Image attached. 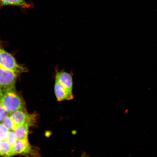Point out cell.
<instances>
[{"instance_id":"obj_13","label":"cell","mask_w":157,"mask_h":157,"mask_svg":"<svg viewBox=\"0 0 157 157\" xmlns=\"http://www.w3.org/2000/svg\"><path fill=\"white\" fill-rule=\"evenodd\" d=\"M17 139L14 131H9L8 135L5 140L12 147Z\"/></svg>"},{"instance_id":"obj_1","label":"cell","mask_w":157,"mask_h":157,"mask_svg":"<svg viewBox=\"0 0 157 157\" xmlns=\"http://www.w3.org/2000/svg\"><path fill=\"white\" fill-rule=\"evenodd\" d=\"M0 104L9 113L18 109L26 108L25 101L15 87L0 89Z\"/></svg>"},{"instance_id":"obj_9","label":"cell","mask_w":157,"mask_h":157,"mask_svg":"<svg viewBox=\"0 0 157 157\" xmlns=\"http://www.w3.org/2000/svg\"><path fill=\"white\" fill-rule=\"evenodd\" d=\"M33 125L27 123L16 126L14 131L17 139H28V129L29 127Z\"/></svg>"},{"instance_id":"obj_8","label":"cell","mask_w":157,"mask_h":157,"mask_svg":"<svg viewBox=\"0 0 157 157\" xmlns=\"http://www.w3.org/2000/svg\"><path fill=\"white\" fill-rule=\"evenodd\" d=\"M7 6H17L22 9L30 8L33 6L32 3L27 2L25 0H0V9Z\"/></svg>"},{"instance_id":"obj_10","label":"cell","mask_w":157,"mask_h":157,"mask_svg":"<svg viewBox=\"0 0 157 157\" xmlns=\"http://www.w3.org/2000/svg\"><path fill=\"white\" fill-rule=\"evenodd\" d=\"M12 148L5 140L0 141V156H11Z\"/></svg>"},{"instance_id":"obj_11","label":"cell","mask_w":157,"mask_h":157,"mask_svg":"<svg viewBox=\"0 0 157 157\" xmlns=\"http://www.w3.org/2000/svg\"><path fill=\"white\" fill-rule=\"evenodd\" d=\"M1 122L9 131H14L16 127L9 115L5 117Z\"/></svg>"},{"instance_id":"obj_14","label":"cell","mask_w":157,"mask_h":157,"mask_svg":"<svg viewBox=\"0 0 157 157\" xmlns=\"http://www.w3.org/2000/svg\"><path fill=\"white\" fill-rule=\"evenodd\" d=\"M8 113L0 104V122H1L4 118L9 115Z\"/></svg>"},{"instance_id":"obj_4","label":"cell","mask_w":157,"mask_h":157,"mask_svg":"<svg viewBox=\"0 0 157 157\" xmlns=\"http://www.w3.org/2000/svg\"><path fill=\"white\" fill-rule=\"evenodd\" d=\"M19 74L0 66V89L15 87L17 79Z\"/></svg>"},{"instance_id":"obj_2","label":"cell","mask_w":157,"mask_h":157,"mask_svg":"<svg viewBox=\"0 0 157 157\" xmlns=\"http://www.w3.org/2000/svg\"><path fill=\"white\" fill-rule=\"evenodd\" d=\"M2 41L0 39V66L19 74L28 72L27 68L18 63L13 56L4 48Z\"/></svg>"},{"instance_id":"obj_12","label":"cell","mask_w":157,"mask_h":157,"mask_svg":"<svg viewBox=\"0 0 157 157\" xmlns=\"http://www.w3.org/2000/svg\"><path fill=\"white\" fill-rule=\"evenodd\" d=\"M9 130L1 123H0V141L4 140L7 137Z\"/></svg>"},{"instance_id":"obj_5","label":"cell","mask_w":157,"mask_h":157,"mask_svg":"<svg viewBox=\"0 0 157 157\" xmlns=\"http://www.w3.org/2000/svg\"><path fill=\"white\" fill-rule=\"evenodd\" d=\"M11 156L18 154L37 155L29 143L28 140L17 139L12 146Z\"/></svg>"},{"instance_id":"obj_7","label":"cell","mask_w":157,"mask_h":157,"mask_svg":"<svg viewBox=\"0 0 157 157\" xmlns=\"http://www.w3.org/2000/svg\"><path fill=\"white\" fill-rule=\"evenodd\" d=\"M55 80L66 88L72 90V78L70 74L64 71L58 72L56 74Z\"/></svg>"},{"instance_id":"obj_6","label":"cell","mask_w":157,"mask_h":157,"mask_svg":"<svg viewBox=\"0 0 157 157\" xmlns=\"http://www.w3.org/2000/svg\"><path fill=\"white\" fill-rule=\"evenodd\" d=\"M54 90L56 99L58 101L69 100L73 98L72 91L63 86L56 80Z\"/></svg>"},{"instance_id":"obj_3","label":"cell","mask_w":157,"mask_h":157,"mask_svg":"<svg viewBox=\"0 0 157 157\" xmlns=\"http://www.w3.org/2000/svg\"><path fill=\"white\" fill-rule=\"evenodd\" d=\"M10 118L16 126L27 123L34 125L36 120L35 114H30L26 108H21L11 112L9 114Z\"/></svg>"}]
</instances>
